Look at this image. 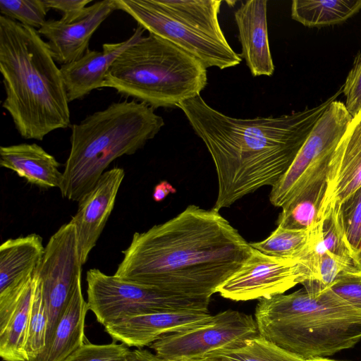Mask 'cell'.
Returning <instances> with one entry per match:
<instances>
[{"mask_svg":"<svg viewBox=\"0 0 361 361\" xmlns=\"http://www.w3.org/2000/svg\"><path fill=\"white\" fill-rule=\"evenodd\" d=\"M252 249L219 212L190 204L135 232L114 275L171 295L210 300Z\"/></svg>","mask_w":361,"mask_h":361,"instance_id":"1","label":"cell"},{"mask_svg":"<svg viewBox=\"0 0 361 361\" xmlns=\"http://www.w3.org/2000/svg\"><path fill=\"white\" fill-rule=\"evenodd\" d=\"M336 95L319 106L279 116L238 118L200 96L178 105L214 161L218 194L213 209L228 207L261 187L275 185Z\"/></svg>","mask_w":361,"mask_h":361,"instance_id":"2","label":"cell"},{"mask_svg":"<svg viewBox=\"0 0 361 361\" xmlns=\"http://www.w3.org/2000/svg\"><path fill=\"white\" fill-rule=\"evenodd\" d=\"M2 106L22 137L42 140L69 127L71 114L61 70L37 30L0 16Z\"/></svg>","mask_w":361,"mask_h":361,"instance_id":"3","label":"cell"},{"mask_svg":"<svg viewBox=\"0 0 361 361\" xmlns=\"http://www.w3.org/2000/svg\"><path fill=\"white\" fill-rule=\"evenodd\" d=\"M261 337L307 361L327 358L361 340V310L328 288L312 296L301 288L259 300Z\"/></svg>","mask_w":361,"mask_h":361,"instance_id":"4","label":"cell"},{"mask_svg":"<svg viewBox=\"0 0 361 361\" xmlns=\"http://www.w3.org/2000/svg\"><path fill=\"white\" fill-rule=\"evenodd\" d=\"M164 126L154 109L135 100L114 102L73 124L60 188L62 197L79 202L114 160L135 154Z\"/></svg>","mask_w":361,"mask_h":361,"instance_id":"5","label":"cell"},{"mask_svg":"<svg viewBox=\"0 0 361 361\" xmlns=\"http://www.w3.org/2000/svg\"><path fill=\"white\" fill-rule=\"evenodd\" d=\"M207 84L204 64L177 46L149 33L123 51L107 71L102 87L153 109L177 107L200 95Z\"/></svg>","mask_w":361,"mask_h":361,"instance_id":"6","label":"cell"},{"mask_svg":"<svg viewBox=\"0 0 361 361\" xmlns=\"http://www.w3.org/2000/svg\"><path fill=\"white\" fill-rule=\"evenodd\" d=\"M87 305L105 326L126 317L164 311L209 312L210 300L183 298L107 275L98 269L87 271Z\"/></svg>","mask_w":361,"mask_h":361,"instance_id":"7","label":"cell"},{"mask_svg":"<svg viewBox=\"0 0 361 361\" xmlns=\"http://www.w3.org/2000/svg\"><path fill=\"white\" fill-rule=\"evenodd\" d=\"M353 118L342 102L329 104L288 170L271 187L269 200L274 206L282 207L305 187L326 178L333 153Z\"/></svg>","mask_w":361,"mask_h":361,"instance_id":"8","label":"cell"},{"mask_svg":"<svg viewBox=\"0 0 361 361\" xmlns=\"http://www.w3.org/2000/svg\"><path fill=\"white\" fill-rule=\"evenodd\" d=\"M252 315L227 310L204 325L162 335L149 346L165 361H199L209 355L243 347L259 336Z\"/></svg>","mask_w":361,"mask_h":361,"instance_id":"9","label":"cell"},{"mask_svg":"<svg viewBox=\"0 0 361 361\" xmlns=\"http://www.w3.org/2000/svg\"><path fill=\"white\" fill-rule=\"evenodd\" d=\"M82 265L75 226L69 221L62 225L51 236L37 268L48 315L44 352L48 348L59 319L78 283L81 281Z\"/></svg>","mask_w":361,"mask_h":361,"instance_id":"10","label":"cell"},{"mask_svg":"<svg viewBox=\"0 0 361 361\" xmlns=\"http://www.w3.org/2000/svg\"><path fill=\"white\" fill-rule=\"evenodd\" d=\"M312 275L310 254L305 258L287 259L253 248L249 258L217 288L216 293L234 301L260 300L283 294Z\"/></svg>","mask_w":361,"mask_h":361,"instance_id":"11","label":"cell"},{"mask_svg":"<svg viewBox=\"0 0 361 361\" xmlns=\"http://www.w3.org/2000/svg\"><path fill=\"white\" fill-rule=\"evenodd\" d=\"M118 10L131 16L149 33L168 40L202 62L221 70L240 63L242 58L231 47L176 20L154 0H116Z\"/></svg>","mask_w":361,"mask_h":361,"instance_id":"12","label":"cell"},{"mask_svg":"<svg viewBox=\"0 0 361 361\" xmlns=\"http://www.w3.org/2000/svg\"><path fill=\"white\" fill-rule=\"evenodd\" d=\"M214 315L198 310L164 311L126 317L104 326L114 341L128 347L149 345L164 334L209 323Z\"/></svg>","mask_w":361,"mask_h":361,"instance_id":"13","label":"cell"},{"mask_svg":"<svg viewBox=\"0 0 361 361\" xmlns=\"http://www.w3.org/2000/svg\"><path fill=\"white\" fill-rule=\"evenodd\" d=\"M124 176L125 171L120 167L105 171L78 202V210L70 221L75 226L82 265L104 228Z\"/></svg>","mask_w":361,"mask_h":361,"instance_id":"14","label":"cell"},{"mask_svg":"<svg viewBox=\"0 0 361 361\" xmlns=\"http://www.w3.org/2000/svg\"><path fill=\"white\" fill-rule=\"evenodd\" d=\"M116 0H103L90 6L88 13L72 23L47 20L38 33L44 36L54 61L65 65L82 57L100 25L117 10Z\"/></svg>","mask_w":361,"mask_h":361,"instance_id":"15","label":"cell"},{"mask_svg":"<svg viewBox=\"0 0 361 361\" xmlns=\"http://www.w3.org/2000/svg\"><path fill=\"white\" fill-rule=\"evenodd\" d=\"M37 269L23 282L0 292V356L26 361L25 343L37 283Z\"/></svg>","mask_w":361,"mask_h":361,"instance_id":"16","label":"cell"},{"mask_svg":"<svg viewBox=\"0 0 361 361\" xmlns=\"http://www.w3.org/2000/svg\"><path fill=\"white\" fill-rule=\"evenodd\" d=\"M145 30L138 26L126 40L105 43L102 51L87 50L78 60L61 66L60 70L68 102L81 99L95 89L102 88L105 75L117 57L137 42Z\"/></svg>","mask_w":361,"mask_h":361,"instance_id":"17","label":"cell"},{"mask_svg":"<svg viewBox=\"0 0 361 361\" xmlns=\"http://www.w3.org/2000/svg\"><path fill=\"white\" fill-rule=\"evenodd\" d=\"M241 44V58L254 77L271 76L274 72L267 27V1L243 2L234 13Z\"/></svg>","mask_w":361,"mask_h":361,"instance_id":"18","label":"cell"},{"mask_svg":"<svg viewBox=\"0 0 361 361\" xmlns=\"http://www.w3.org/2000/svg\"><path fill=\"white\" fill-rule=\"evenodd\" d=\"M361 186V114L353 118L331 157L323 211L341 204Z\"/></svg>","mask_w":361,"mask_h":361,"instance_id":"19","label":"cell"},{"mask_svg":"<svg viewBox=\"0 0 361 361\" xmlns=\"http://www.w3.org/2000/svg\"><path fill=\"white\" fill-rule=\"evenodd\" d=\"M0 166L14 171L32 185L42 188L61 187L60 163L36 143L1 146Z\"/></svg>","mask_w":361,"mask_h":361,"instance_id":"20","label":"cell"},{"mask_svg":"<svg viewBox=\"0 0 361 361\" xmlns=\"http://www.w3.org/2000/svg\"><path fill=\"white\" fill-rule=\"evenodd\" d=\"M44 250L42 238L36 233L4 241L0 247V292L31 277L42 262Z\"/></svg>","mask_w":361,"mask_h":361,"instance_id":"21","label":"cell"},{"mask_svg":"<svg viewBox=\"0 0 361 361\" xmlns=\"http://www.w3.org/2000/svg\"><path fill=\"white\" fill-rule=\"evenodd\" d=\"M87 302L80 281L65 308L47 350L37 361H63L86 342L85 321Z\"/></svg>","mask_w":361,"mask_h":361,"instance_id":"22","label":"cell"},{"mask_svg":"<svg viewBox=\"0 0 361 361\" xmlns=\"http://www.w3.org/2000/svg\"><path fill=\"white\" fill-rule=\"evenodd\" d=\"M167 15L180 23L222 44L228 42L221 30L220 0H154Z\"/></svg>","mask_w":361,"mask_h":361,"instance_id":"23","label":"cell"},{"mask_svg":"<svg viewBox=\"0 0 361 361\" xmlns=\"http://www.w3.org/2000/svg\"><path fill=\"white\" fill-rule=\"evenodd\" d=\"M326 190V178H319L305 187L281 208L278 226L310 231L320 221Z\"/></svg>","mask_w":361,"mask_h":361,"instance_id":"24","label":"cell"},{"mask_svg":"<svg viewBox=\"0 0 361 361\" xmlns=\"http://www.w3.org/2000/svg\"><path fill=\"white\" fill-rule=\"evenodd\" d=\"M361 9V0H294L291 16L309 26H323L342 23Z\"/></svg>","mask_w":361,"mask_h":361,"instance_id":"25","label":"cell"},{"mask_svg":"<svg viewBox=\"0 0 361 361\" xmlns=\"http://www.w3.org/2000/svg\"><path fill=\"white\" fill-rule=\"evenodd\" d=\"M315 227L310 231H305L277 226L268 238L259 242L250 243V245L261 252L272 257L305 258L312 248Z\"/></svg>","mask_w":361,"mask_h":361,"instance_id":"26","label":"cell"},{"mask_svg":"<svg viewBox=\"0 0 361 361\" xmlns=\"http://www.w3.org/2000/svg\"><path fill=\"white\" fill-rule=\"evenodd\" d=\"M314 249L326 251L347 264L355 266L354 255L345 235L338 204H329L322 212L315 235Z\"/></svg>","mask_w":361,"mask_h":361,"instance_id":"27","label":"cell"},{"mask_svg":"<svg viewBox=\"0 0 361 361\" xmlns=\"http://www.w3.org/2000/svg\"><path fill=\"white\" fill-rule=\"evenodd\" d=\"M204 359L212 361H304L260 336L250 340L242 348L214 353Z\"/></svg>","mask_w":361,"mask_h":361,"instance_id":"28","label":"cell"},{"mask_svg":"<svg viewBox=\"0 0 361 361\" xmlns=\"http://www.w3.org/2000/svg\"><path fill=\"white\" fill-rule=\"evenodd\" d=\"M47 329L48 315L38 276L25 343L26 361H37L42 354L46 347Z\"/></svg>","mask_w":361,"mask_h":361,"instance_id":"29","label":"cell"},{"mask_svg":"<svg viewBox=\"0 0 361 361\" xmlns=\"http://www.w3.org/2000/svg\"><path fill=\"white\" fill-rule=\"evenodd\" d=\"M49 10L44 0H0L1 16L35 30L47 22Z\"/></svg>","mask_w":361,"mask_h":361,"instance_id":"30","label":"cell"},{"mask_svg":"<svg viewBox=\"0 0 361 361\" xmlns=\"http://www.w3.org/2000/svg\"><path fill=\"white\" fill-rule=\"evenodd\" d=\"M342 224L354 259L361 250V186L339 204Z\"/></svg>","mask_w":361,"mask_h":361,"instance_id":"31","label":"cell"},{"mask_svg":"<svg viewBox=\"0 0 361 361\" xmlns=\"http://www.w3.org/2000/svg\"><path fill=\"white\" fill-rule=\"evenodd\" d=\"M128 347L114 341L109 344H93L85 342L63 361H123Z\"/></svg>","mask_w":361,"mask_h":361,"instance_id":"32","label":"cell"},{"mask_svg":"<svg viewBox=\"0 0 361 361\" xmlns=\"http://www.w3.org/2000/svg\"><path fill=\"white\" fill-rule=\"evenodd\" d=\"M330 288L348 303L361 310V270L355 267L345 269Z\"/></svg>","mask_w":361,"mask_h":361,"instance_id":"33","label":"cell"},{"mask_svg":"<svg viewBox=\"0 0 361 361\" xmlns=\"http://www.w3.org/2000/svg\"><path fill=\"white\" fill-rule=\"evenodd\" d=\"M345 106L353 118L361 112V53L359 54L344 85Z\"/></svg>","mask_w":361,"mask_h":361,"instance_id":"34","label":"cell"},{"mask_svg":"<svg viewBox=\"0 0 361 361\" xmlns=\"http://www.w3.org/2000/svg\"><path fill=\"white\" fill-rule=\"evenodd\" d=\"M47 8H53L62 13L60 20L72 23L86 16L90 11L87 6L92 0H44Z\"/></svg>","mask_w":361,"mask_h":361,"instance_id":"35","label":"cell"},{"mask_svg":"<svg viewBox=\"0 0 361 361\" xmlns=\"http://www.w3.org/2000/svg\"><path fill=\"white\" fill-rule=\"evenodd\" d=\"M123 361H165L157 354L147 350L136 349L130 350L126 354Z\"/></svg>","mask_w":361,"mask_h":361,"instance_id":"36","label":"cell"},{"mask_svg":"<svg viewBox=\"0 0 361 361\" xmlns=\"http://www.w3.org/2000/svg\"><path fill=\"white\" fill-rule=\"evenodd\" d=\"M176 192V188L171 183L166 180H163L154 187L152 197L155 202H161L168 195Z\"/></svg>","mask_w":361,"mask_h":361,"instance_id":"37","label":"cell"},{"mask_svg":"<svg viewBox=\"0 0 361 361\" xmlns=\"http://www.w3.org/2000/svg\"><path fill=\"white\" fill-rule=\"evenodd\" d=\"M355 267L358 269L361 270V250L360 252L355 256L354 259Z\"/></svg>","mask_w":361,"mask_h":361,"instance_id":"38","label":"cell"},{"mask_svg":"<svg viewBox=\"0 0 361 361\" xmlns=\"http://www.w3.org/2000/svg\"><path fill=\"white\" fill-rule=\"evenodd\" d=\"M307 361H336V360H329L328 358H319V359H314V360H307Z\"/></svg>","mask_w":361,"mask_h":361,"instance_id":"39","label":"cell"},{"mask_svg":"<svg viewBox=\"0 0 361 361\" xmlns=\"http://www.w3.org/2000/svg\"><path fill=\"white\" fill-rule=\"evenodd\" d=\"M199 361H212V360H207V359H203V360H199Z\"/></svg>","mask_w":361,"mask_h":361,"instance_id":"40","label":"cell"},{"mask_svg":"<svg viewBox=\"0 0 361 361\" xmlns=\"http://www.w3.org/2000/svg\"><path fill=\"white\" fill-rule=\"evenodd\" d=\"M360 114H361V112H360Z\"/></svg>","mask_w":361,"mask_h":361,"instance_id":"41","label":"cell"}]
</instances>
